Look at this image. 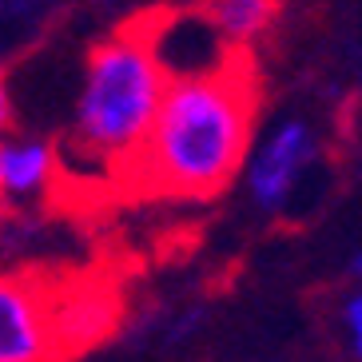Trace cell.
<instances>
[{
  "instance_id": "6da1fadb",
  "label": "cell",
  "mask_w": 362,
  "mask_h": 362,
  "mask_svg": "<svg viewBox=\"0 0 362 362\" xmlns=\"http://www.w3.org/2000/svg\"><path fill=\"white\" fill-rule=\"evenodd\" d=\"M255 116L259 80L247 52H231L203 72L171 76L119 183L144 195L211 199L243 171L255 144Z\"/></svg>"
},
{
  "instance_id": "7a4b0ae2",
  "label": "cell",
  "mask_w": 362,
  "mask_h": 362,
  "mask_svg": "<svg viewBox=\"0 0 362 362\" xmlns=\"http://www.w3.org/2000/svg\"><path fill=\"white\" fill-rule=\"evenodd\" d=\"M168 80L171 72L156 48V21H132L104 36L88 52L76 88L68 132L72 156L119 183L156 119Z\"/></svg>"
},
{
  "instance_id": "3957f363",
  "label": "cell",
  "mask_w": 362,
  "mask_h": 362,
  "mask_svg": "<svg viewBox=\"0 0 362 362\" xmlns=\"http://www.w3.org/2000/svg\"><path fill=\"white\" fill-rule=\"evenodd\" d=\"M56 279L0 275V362H48L64 358L52 322Z\"/></svg>"
},
{
  "instance_id": "277c9868",
  "label": "cell",
  "mask_w": 362,
  "mask_h": 362,
  "mask_svg": "<svg viewBox=\"0 0 362 362\" xmlns=\"http://www.w3.org/2000/svg\"><path fill=\"white\" fill-rule=\"evenodd\" d=\"M319 156V139L307 119H283L247 151V192L263 211H283L307 168Z\"/></svg>"
},
{
  "instance_id": "5b68a950",
  "label": "cell",
  "mask_w": 362,
  "mask_h": 362,
  "mask_svg": "<svg viewBox=\"0 0 362 362\" xmlns=\"http://www.w3.org/2000/svg\"><path fill=\"white\" fill-rule=\"evenodd\" d=\"M60 180V151L48 139L0 132V207H33Z\"/></svg>"
},
{
  "instance_id": "8992f818",
  "label": "cell",
  "mask_w": 362,
  "mask_h": 362,
  "mask_svg": "<svg viewBox=\"0 0 362 362\" xmlns=\"http://www.w3.org/2000/svg\"><path fill=\"white\" fill-rule=\"evenodd\" d=\"M52 322H56V339H60V354H72L80 346H88L92 339L107 334V327L116 322V298L100 283H88V287L56 283Z\"/></svg>"
},
{
  "instance_id": "52a82bcc",
  "label": "cell",
  "mask_w": 362,
  "mask_h": 362,
  "mask_svg": "<svg viewBox=\"0 0 362 362\" xmlns=\"http://www.w3.org/2000/svg\"><path fill=\"white\" fill-rule=\"evenodd\" d=\"M203 16L231 52H247L279 21V0H207Z\"/></svg>"
},
{
  "instance_id": "ba28073f",
  "label": "cell",
  "mask_w": 362,
  "mask_h": 362,
  "mask_svg": "<svg viewBox=\"0 0 362 362\" xmlns=\"http://www.w3.org/2000/svg\"><path fill=\"white\" fill-rule=\"evenodd\" d=\"M342 330H346V342H351V351L362 358V287L346 295L342 303Z\"/></svg>"
},
{
  "instance_id": "9c48e42d",
  "label": "cell",
  "mask_w": 362,
  "mask_h": 362,
  "mask_svg": "<svg viewBox=\"0 0 362 362\" xmlns=\"http://www.w3.org/2000/svg\"><path fill=\"white\" fill-rule=\"evenodd\" d=\"M12 128H16V100H12L8 80H0V132H12Z\"/></svg>"
},
{
  "instance_id": "30bf717a",
  "label": "cell",
  "mask_w": 362,
  "mask_h": 362,
  "mask_svg": "<svg viewBox=\"0 0 362 362\" xmlns=\"http://www.w3.org/2000/svg\"><path fill=\"white\" fill-rule=\"evenodd\" d=\"M351 271H354V279H362V251L351 259Z\"/></svg>"
}]
</instances>
